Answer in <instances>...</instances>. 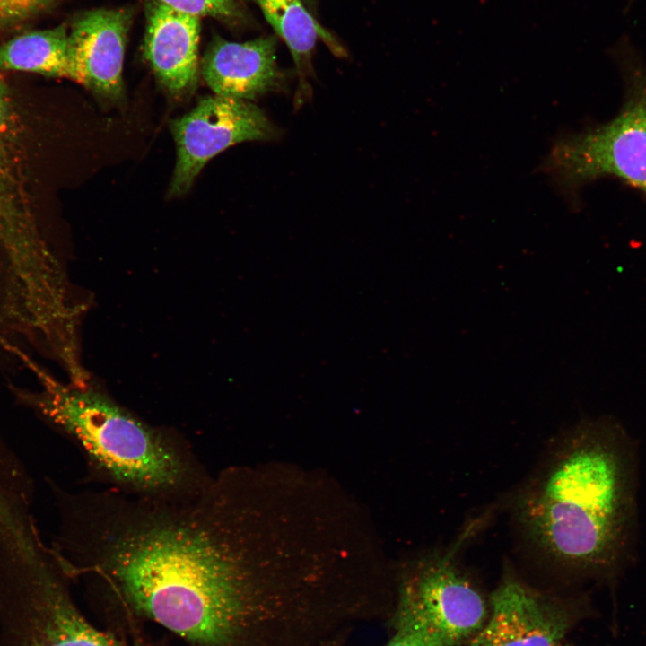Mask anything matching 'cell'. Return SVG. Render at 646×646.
I'll use <instances>...</instances> for the list:
<instances>
[{"instance_id":"9a60e30c","label":"cell","mask_w":646,"mask_h":646,"mask_svg":"<svg viewBox=\"0 0 646 646\" xmlns=\"http://www.w3.org/2000/svg\"><path fill=\"white\" fill-rule=\"evenodd\" d=\"M63 0H0V31L22 22Z\"/></svg>"},{"instance_id":"5bb4252c","label":"cell","mask_w":646,"mask_h":646,"mask_svg":"<svg viewBox=\"0 0 646 646\" xmlns=\"http://www.w3.org/2000/svg\"><path fill=\"white\" fill-rule=\"evenodd\" d=\"M180 13L210 17L237 31L258 26L245 0H158Z\"/></svg>"},{"instance_id":"7a4b0ae2","label":"cell","mask_w":646,"mask_h":646,"mask_svg":"<svg viewBox=\"0 0 646 646\" xmlns=\"http://www.w3.org/2000/svg\"><path fill=\"white\" fill-rule=\"evenodd\" d=\"M637 462L633 439L608 416L554 438L511 501L528 551L581 574L620 571L635 553Z\"/></svg>"},{"instance_id":"277c9868","label":"cell","mask_w":646,"mask_h":646,"mask_svg":"<svg viewBox=\"0 0 646 646\" xmlns=\"http://www.w3.org/2000/svg\"><path fill=\"white\" fill-rule=\"evenodd\" d=\"M72 577L45 543L0 554V646H157L93 624L80 610Z\"/></svg>"},{"instance_id":"52a82bcc","label":"cell","mask_w":646,"mask_h":646,"mask_svg":"<svg viewBox=\"0 0 646 646\" xmlns=\"http://www.w3.org/2000/svg\"><path fill=\"white\" fill-rule=\"evenodd\" d=\"M177 161L169 194L187 192L213 157L246 141H265L276 128L249 100L217 94L202 98L196 107L171 122Z\"/></svg>"},{"instance_id":"8fae6325","label":"cell","mask_w":646,"mask_h":646,"mask_svg":"<svg viewBox=\"0 0 646 646\" xmlns=\"http://www.w3.org/2000/svg\"><path fill=\"white\" fill-rule=\"evenodd\" d=\"M277 45L275 34L242 42L215 34L201 60L202 76L214 94L256 100L278 89L284 81Z\"/></svg>"},{"instance_id":"ba28073f","label":"cell","mask_w":646,"mask_h":646,"mask_svg":"<svg viewBox=\"0 0 646 646\" xmlns=\"http://www.w3.org/2000/svg\"><path fill=\"white\" fill-rule=\"evenodd\" d=\"M491 612L469 646H557L572 624L567 607L510 567L490 598Z\"/></svg>"},{"instance_id":"8992f818","label":"cell","mask_w":646,"mask_h":646,"mask_svg":"<svg viewBox=\"0 0 646 646\" xmlns=\"http://www.w3.org/2000/svg\"><path fill=\"white\" fill-rule=\"evenodd\" d=\"M631 95L611 122L559 134L536 171L568 198L582 184L612 175L646 192V72L633 70Z\"/></svg>"},{"instance_id":"2e32d148","label":"cell","mask_w":646,"mask_h":646,"mask_svg":"<svg viewBox=\"0 0 646 646\" xmlns=\"http://www.w3.org/2000/svg\"><path fill=\"white\" fill-rule=\"evenodd\" d=\"M383 646H432L421 636L405 630H393V634Z\"/></svg>"},{"instance_id":"5b68a950","label":"cell","mask_w":646,"mask_h":646,"mask_svg":"<svg viewBox=\"0 0 646 646\" xmlns=\"http://www.w3.org/2000/svg\"><path fill=\"white\" fill-rule=\"evenodd\" d=\"M471 526L450 546L418 559L404 579L393 613V630L414 633L432 646H458L486 621L485 600L459 553Z\"/></svg>"},{"instance_id":"6da1fadb","label":"cell","mask_w":646,"mask_h":646,"mask_svg":"<svg viewBox=\"0 0 646 646\" xmlns=\"http://www.w3.org/2000/svg\"><path fill=\"white\" fill-rule=\"evenodd\" d=\"M244 488L223 472L176 497L66 490L54 546L74 581L187 646H322L334 632L323 602L249 556Z\"/></svg>"},{"instance_id":"d6986e66","label":"cell","mask_w":646,"mask_h":646,"mask_svg":"<svg viewBox=\"0 0 646 646\" xmlns=\"http://www.w3.org/2000/svg\"><path fill=\"white\" fill-rule=\"evenodd\" d=\"M309 10L316 16L319 0H303Z\"/></svg>"},{"instance_id":"ac0fdd59","label":"cell","mask_w":646,"mask_h":646,"mask_svg":"<svg viewBox=\"0 0 646 646\" xmlns=\"http://www.w3.org/2000/svg\"><path fill=\"white\" fill-rule=\"evenodd\" d=\"M345 638V633L339 634L327 641L323 646H343V642Z\"/></svg>"},{"instance_id":"3957f363","label":"cell","mask_w":646,"mask_h":646,"mask_svg":"<svg viewBox=\"0 0 646 646\" xmlns=\"http://www.w3.org/2000/svg\"><path fill=\"white\" fill-rule=\"evenodd\" d=\"M39 388L19 396L77 446L105 487L146 497L195 493L212 477L179 432L153 425L90 384L63 383L26 356Z\"/></svg>"},{"instance_id":"7c38bea8","label":"cell","mask_w":646,"mask_h":646,"mask_svg":"<svg viewBox=\"0 0 646 646\" xmlns=\"http://www.w3.org/2000/svg\"><path fill=\"white\" fill-rule=\"evenodd\" d=\"M261 11L275 35L288 48L299 78L301 100L310 94L309 79L313 75L312 57L319 40L336 57L347 51L341 41L324 27L303 0H249Z\"/></svg>"},{"instance_id":"e0dca14e","label":"cell","mask_w":646,"mask_h":646,"mask_svg":"<svg viewBox=\"0 0 646 646\" xmlns=\"http://www.w3.org/2000/svg\"><path fill=\"white\" fill-rule=\"evenodd\" d=\"M10 122L9 106L4 90L0 84V151L7 136Z\"/></svg>"},{"instance_id":"4fadbf2b","label":"cell","mask_w":646,"mask_h":646,"mask_svg":"<svg viewBox=\"0 0 646 646\" xmlns=\"http://www.w3.org/2000/svg\"><path fill=\"white\" fill-rule=\"evenodd\" d=\"M0 69L65 77L78 83L65 25L27 32L0 45Z\"/></svg>"},{"instance_id":"ffe728a7","label":"cell","mask_w":646,"mask_h":646,"mask_svg":"<svg viewBox=\"0 0 646 646\" xmlns=\"http://www.w3.org/2000/svg\"><path fill=\"white\" fill-rule=\"evenodd\" d=\"M557 646H568V645H563V644L560 643V644H558Z\"/></svg>"},{"instance_id":"9c48e42d","label":"cell","mask_w":646,"mask_h":646,"mask_svg":"<svg viewBox=\"0 0 646 646\" xmlns=\"http://www.w3.org/2000/svg\"><path fill=\"white\" fill-rule=\"evenodd\" d=\"M134 12L129 7L97 8L79 14L69 35L78 83L110 100L124 92L123 64Z\"/></svg>"},{"instance_id":"30bf717a","label":"cell","mask_w":646,"mask_h":646,"mask_svg":"<svg viewBox=\"0 0 646 646\" xmlns=\"http://www.w3.org/2000/svg\"><path fill=\"white\" fill-rule=\"evenodd\" d=\"M144 55L160 84L182 98L196 87L201 19L146 0Z\"/></svg>"}]
</instances>
